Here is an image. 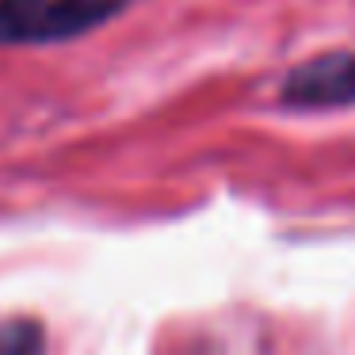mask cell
Returning a JSON list of instances; mask_svg holds the SVG:
<instances>
[{
    "label": "cell",
    "instance_id": "cell-1",
    "mask_svg": "<svg viewBox=\"0 0 355 355\" xmlns=\"http://www.w3.org/2000/svg\"><path fill=\"white\" fill-rule=\"evenodd\" d=\"M134 4L138 0H0V46L73 42Z\"/></svg>",
    "mask_w": 355,
    "mask_h": 355
},
{
    "label": "cell",
    "instance_id": "cell-2",
    "mask_svg": "<svg viewBox=\"0 0 355 355\" xmlns=\"http://www.w3.org/2000/svg\"><path fill=\"white\" fill-rule=\"evenodd\" d=\"M279 103L291 111L355 107V50H329L286 69L279 80Z\"/></svg>",
    "mask_w": 355,
    "mask_h": 355
},
{
    "label": "cell",
    "instance_id": "cell-3",
    "mask_svg": "<svg viewBox=\"0 0 355 355\" xmlns=\"http://www.w3.org/2000/svg\"><path fill=\"white\" fill-rule=\"evenodd\" d=\"M0 355H46V324L39 317L0 321Z\"/></svg>",
    "mask_w": 355,
    "mask_h": 355
}]
</instances>
